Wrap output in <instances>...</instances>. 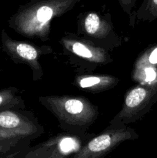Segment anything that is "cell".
Instances as JSON below:
<instances>
[{
    "instance_id": "cell-8",
    "label": "cell",
    "mask_w": 157,
    "mask_h": 158,
    "mask_svg": "<svg viewBox=\"0 0 157 158\" xmlns=\"http://www.w3.org/2000/svg\"><path fill=\"white\" fill-rule=\"evenodd\" d=\"M29 114L15 110L0 111V131L15 134L23 139L39 137L44 133V129L36 119L33 116L29 117Z\"/></svg>"
},
{
    "instance_id": "cell-9",
    "label": "cell",
    "mask_w": 157,
    "mask_h": 158,
    "mask_svg": "<svg viewBox=\"0 0 157 158\" xmlns=\"http://www.w3.org/2000/svg\"><path fill=\"white\" fill-rule=\"evenodd\" d=\"M157 44L147 48L137 58L133 66V80L147 83L157 78Z\"/></svg>"
},
{
    "instance_id": "cell-6",
    "label": "cell",
    "mask_w": 157,
    "mask_h": 158,
    "mask_svg": "<svg viewBox=\"0 0 157 158\" xmlns=\"http://www.w3.org/2000/svg\"><path fill=\"white\" fill-rule=\"evenodd\" d=\"M156 102L157 79L139 83L126 92L122 109L114 118L125 125L135 123L149 113Z\"/></svg>"
},
{
    "instance_id": "cell-1",
    "label": "cell",
    "mask_w": 157,
    "mask_h": 158,
    "mask_svg": "<svg viewBox=\"0 0 157 158\" xmlns=\"http://www.w3.org/2000/svg\"><path fill=\"white\" fill-rule=\"evenodd\" d=\"M81 0H30L19 6L9 19V26L26 38L49 40L51 23L72 10Z\"/></svg>"
},
{
    "instance_id": "cell-5",
    "label": "cell",
    "mask_w": 157,
    "mask_h": 158,
    "mask_svg": "<svg viewBox=\"0 0 157 158\" xmlns=\"http://www.w3.org/2000/svg\"><path fill=\"white\" fill-rule=\"evenodd\" d=\"M138 138L135 130L113 117L101 134L90 139L69 158H103L120 143Z\"/></svg>"
},
{
    "instance_id": "cell-3",
    "label": "cell",
    "mask_w": 157,
    "mask_h": 158,
    "mask_svg": "<svg viewBox=\"0 0 157 158\" xmlns=\"http://www.w3.org/2000/svg\"><path fill=\"white\" fill-rule=\"evenodd\" d=\"M77 35L92 44L112 51L123 43V37L115 32L110 13L88 11L78 15Z\"/></svg>"
},
{
    "instance_id": "cell-4",
    "label": "cell",
    "mask_w": 157,
    "mask_h": 158,
    "mask_svg": "<svg viewBox=\"0 0 157 158\" xmlns=\"http://www.w3.org/2000/svg\"><path fill=\"white\" fill-rule=\"evenodd\" d=\"M59 43L65 56L79 73H89L99 66L113 61L108 51L83 40L75 33H65Z\"/></svg>"
},
{
    "instance_id": "cell-14",
    "label": "cell",
    "mask_w": 157,
    "mask_h": 158,
    "mask_svg": "<svg viewBox=\"0 0 157 158\" xmlns=\"http://www.w3.org/2000/svg\"><path fill=\"white\" fill-rule=\"evenodd\" d=\"M22 137L10 133L0 131V154H6L17 146Z\"/></svg>"
},
{
    "instance_id": "cell-7",
    "label": "cell",
    "mask_w": 157,
    "mask_h": 158,
    "mask_svg": "<svg viewBox=\"0 0 157 158\" xmlns=\"http://www.w3.org/2000/svg\"><path fill=\"white\" fill-rule=\"evenodd\" d=\"M1 41L4 52L14 63L26 64L30 67L34 81L42 78L43 69L39 63V58L42 56L49 55L53 52L51 46H37L28 42L13 40L5 30L2 31Z\"/></svg>"
},
{
    "instance_id": "cell-11",
    "label": "cell",
    "mask_w": 157,
    "mask_h": 158,
    "mask_svg": "<svg viewBox=\"0 0 157 158\" xmlns=\"http://www.w3.org/2000/svg\"><path fill=\"white\" fill-rule=\"evenodd\" d=\"M72 154V152L64 149L61 140L57 137L35 147L25 158H69Z\"/></svg>"
},
{
    "instance_id": "cell-10",
    "label": "cell",
    "mask_w": 157,
    "mask_h": 158,
    "mask_svg": "<svg viewBox=\"0 0 157 158\" xmlns=\"http://www.w3.org/2000/svg\"><path fill=\"white\" fill-rule=\"evenodd\" d=\"M119 79L109 74L79 73L75 77L74 84L88 93L98 94L115 87Z\"/></svg>"
},
{
    "instance_id": "cell-2",
    "label": "cell",
    "mask_w": 157,
    "mask_h": 158,
    "mask_svg": "<svg viewBox=\"0 0 157 158\" xmlns=\"http://www.w3.org/2000/svg\"><path fill=\"white\" fill-rule=\"evenodd\" d=\"M38 101L55 116L61 129L72 136H84L99 115L98 106L82 96H46Z\"/></svg>"
},
{
    "instance_id": "cell-12",
    "label": "cell",
    "mask_w": 157,
    "mask_h": 158,
    "mask_svg": "<svg viewBox=\"0 0 157 158\" xmlns=\"http://www.w3.org/2000/svg\"><path fill=\"white\" fill-rule=\"evenodd\" d=\"M157 19V0H143L141 6L129 17V24L134 26L135 21L152 22Z\"/></svg>"
},
{
    "instance_id": "cell-13",
    "label": "cell",
    "mask_w": 157,
    "mask_h": 158,
    "mask_svg": "<svg viewBox=\"0 0 157 158\" xmlns=\"http://www.w3.org/2000/svg\"><path fill=\"white\" fill-rule=\"evenodd\" d=\"M18 89L15 87H9L0 90V111L8 110H19L25 108L24 100L17 95Z\"/></svg>"
},
{
    "instance_id": "cell-15",
    "label": "cell",
    "mask_w": 157,
    "mask_h": 158,
    "mask_svg": "<svg viewBox=\"0 0 157 158\" xmlns=\"http://www.w3.org/2000/svg\"><path fill=\"white\" fill-rule=\"evenodd\" d=\"M118 2L123 12L130 17L132 13V9L136 4L137 0H118Z\"/></svg>"
}]
</instances>
